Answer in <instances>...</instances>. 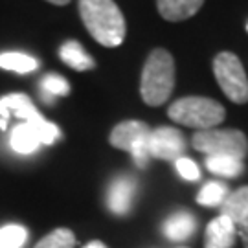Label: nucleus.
<instances>
[{
	"instance_id": "1",
	"label": "nucleus",
	"mask_w": 248,
	"mask_h": 248,
	"mask_svg": "<svg viewBox=\"0 0 248 248\" xmlns=\"http://www.w3.org/2000/svg\"><path fill=\"white\" fill-rule=\"evenodd\" d=\"M79 15L85 28L99 45L114 48L124 43L127 26L114 0H79Z\"/></svg>"
},
{
	"instance_id": "2",
	"label": "nucleus",
	"mask_w": 248,
	"mask_h": 248,
	"mask_svg": "<svg viewBox=\"0 0 248 248\" xmlns=\"http://www.w3.org/2000/svg\"><path fill=\"white\" fill-rule=\"evenodd\" d=\"M175 89V61L173 55L156 48L149 53L143 64L142 81H140V94L149 107L164 105Z\"/></svg>"
},
{
	"instance_id": "3",
	"label": "nucleus",
	"mask_w": 248,
	"mask_h": 248,
	"mask_svg": "<svg viewBox=\"0 0 248 248\" xmlns=\"http://www.w3.org/2000/svg\"><path fill=\"white\" fill-rule=\"evenodd\" d=\"M168 114L173 122L180 125L195 127L199 131H208L224 122L226 110L215 99L187 96V98H180L175 103H171Z\"/></svg>"
},
{
	"instance_id": "4",
	"label": "nucleus",
	"mask_w": 248,
	"mask_h": 248,
	"mask_svg": "<svg viewBox=\"0 0 248 248\" xmlns=\"http://www.w3.org/2000/svg\"><path fill=\"white\" fill-rule=\"evenodd\" d=\"M11 114H15L18 120L37 127L45 145H52L61 136L59 127L55 124L46 122L43 114L37 110V107L31 103V99L28 98L26 94H8V96L0 98V129L2 131L8 127L9 116Z\"/></svg>"
},
{
	"instance_id": "5",
	"label": "nucleus",
	"mask_w": 248,
	"mask_h": 248,
	"mask_svg": "<svg viewBox=\"0 0 248 248\" xmlns=\"http://www.w3.org/2000/svg\"><path fill=\"white\" fill-rule=\"evenodd\" d=\"M191 143L208 156H232L243 160L248 155V138L237 129H208L197 131Z\"/></svg>"
},
{
	"instance_id": "6",
	"label": "nucleus",
	"mask_w": 248,
	"mask_h": 248,
	"mask_svg": "<svg viewBox=\"0 0 248 248\" xmlns=\"http://www.w3.org/2000/svg\"><path fill=\"white\" fill-rule=\"evenodd\" d=\"M213 74L224 96L233 103H248V78L239 57L232 52H221L213 59Z\"/></svg>"
},
{
	"instance_id": "7",
	"label": "nucleus",
	"mask_w": 248,
	"mask_h": 248,
	"mask_svg": "<svg viewBox=\"0 0 248 248\" xmlns=\"http://www.w3.org/2000/svg\"><path fill=\"white\" fill-rule=\"evenodd\" d=\"M149 138V125L138 122V120H129V122H122V124L116 125L108 136V142L116 149L129 151L133 155L136 166L145 168L147 162L151 160Z\"/></svg>"
},
{
	"instance_id": "8",
	"label": "nucleus",
	"mask_w": 248,
	"mask_h": 248,
	"mask_svg": "<svg viewBox=\"0 0 248 248\" xmlns=\"http://www.w3.org/2000/svg\"><path fill=\"white\" fill-rule=\"evenodd\" d=\"M149 149H151V158H160V160H175L184 156L186 151V140L178 129L173 127H156L151 129V138H149Z\"/></svg>"
},
{
	"instance_id": "9",
	"label": "nucleus",
	"mask_w": 248,
	"mask_h": 248,
	"mask_svg": "<svg viewBox=\"0 0 248 248\" xmlns=\"http://www.w3.org/2000/svg\"><path fill=\"white\" fill-rule=\"evenodd\" d=\"M136 195V182L133 177H116L110 182L108 187V197H107V204H108V210L116 215H125V213L131 210Z\"/></svg>"
},
{
	"instance_id": "10",
	"label": "nucleus",
	"mask_w": 248,
	"mask_h": 248,
	"mask_svg": "<svg viewBox=\"0 0 248 248\" xmlns=\"http://www.w3.org/2000/svg\"><path fill=\"white\" fill-rule=\"evenodd\" d=\"M237 239V226L226 215L215 217L204 233V248H233Z\"/></svg>"
},
{
	"instance_id": "11",
	"label": "nucleus",
	"mask_w": 248,
	"mask_h": 248,
	"mask_svg": "<svg viewBox=\"0 0 248 248\" xmlns=\"http://www.w3.org/2000/svg\"><path fill=\"white\" fill-rule=\"evenodd\" d=\"M202 4L204 0H156L158 13L171 22H180L193 17L202 8Z\"/></svg>"
},
{
	"instance_id": "12",
	"label": "nucleus",
	"mask_w": 248,
	"mask_h": 248,
	"mask_svg": "<svg viewBox=\"0 0 248 248\" xmlns=\"http://www.w3.org/2000/svg\"><path fill=\"white\" fill-rule=\"evenodd\" d=\"M9 143L20 155H31V153H35L39 149V145L43 143V138H41V133H39L37 127L22 122L11 131Z\"/></svg>"
},
{
	"instance_id": "13",
	"label": "nucleus",
	"mask_w": 248,
	"mask_h": 248,
	"mask_svg": "<svg viewBox=\"0 0 248 248\" xmlns=\"http://www.w3.org/2000/svg\"><path fill=\"white\" fill-rule=\"evenodd\" d=\"M219 208H221V215H226L228 219H232L235 226L243 224L248 219V186H243L230 193Z\"/></svg>"
},
{
	"instance_id": "14",
	"label": "nucleus",
	"mask_w": 248,
	"mask_h": 248,
	"mask_svg": "<svg viewBox=\"0 0 248 248\" xmlns=\"http://www.w3.org/2000/svg\"><path fill=\"white\" fill-rule=\"evenodd\" d=\"M197 228L195 217L189 212L173 213L168 221L164 222V233L171 241H184L193 235Z\"/></svg>"
},
{
	"instance_id": "15",
	"label": "nucleus",
	"mask_w": 248,
	"mask_h": 248,
	"mask_svg": "<svg viewBox=\"0 0 248 248\" xmlns=\"http://www.w3.org/2000/svg\"><path fill=\"white\" fill-rule=\"evenodd\" d=\"M59 57L64 64H68L70 68L78 72L90 70L96 66V61L90 57L89 53L85 52V48L78 43V41H68L61 46L59 50Z\"/></svg>"
},
{
	"instance_id": "16",
	"label": "nucleus",
	"mask_w": 248,
	"mask_h": 248,
	"mask_svg": "<svg viewBox=\"0 0 248 248\" xmlns=\"http://www.w3.org/2000/svg\"><path fill=\"white\" fill-rule=\"evenodd\" d=\"M206 168L208 171H212L213 175L235 178L245 171V164H243V160L232 158V156H208Z\"/></svg>"
},
{
	"instance_id": "17",
	"label": "nucleus",
	"mask_w": 248,
	"mask_h": 248,
	"mask_svg": "<svg viewBox=\"0 0 248 248\" xmlns=\"http://www.w3.org/2000/svg\"><path fill=\"white\" fill-rule=\"evenodd\" d=\"M39 61L35 57L20 52H4L0 53V68L4 70L17 72V74H28V72L37 70Z\"/></svg>"
},
{
	"instance_id": "18",
	"label": "nucleus",
	"mask_w": 248,
	"mask_h": 248,
	"mask_svg": "<svg viewBox=\"0 0 248 248\" xmlns=\"http://www.w3.org/2000/svg\"><path fill=\"white\" fill-rule=\"evenodd\" d=\"M228 195H230L228 186L224 182H217L215 180V182L204 184V187L197 195V202L206 206V208H215V206H221Z\"/></svg>"
},
{
	"instance_id": "19",
	"label": "nucleus",
	"mask_w": 248,
	"mask_h": 248,
	"mask_svg": "<svg viewBox=\"0 0 248 248\" xmlns=\"http://www.w3.org/2000/svg\"><path fill=\"white\" fill-rule=\"evenodd\" d=\"M76 247V235L68 228H57L50 232L46 237L39 241L35 248H74Z\"/></svg>"
},
{
	"instance_id": "20",
	"label": "nucleus",
	"mask_w": 248,
	"mask_h": 248,
	"mask_svg": "<svg viewBox=\"0 0 248 248\" xmlns=\"http://www.w3.org/2000/svg\"><path fill=\"white\" fill-rule=\"evenodd\" d=\"M28 230L20 224H8L0 228V248H22Z\"/></svg>"
},
{
	"instance_id": "21",
	"label": "nucleus",
	"mask_w": 248,
	"mask_h": 248,
	"mask_svg": "<svg viewBox=\"0 0 248 248\" xmlns=\"http://www.w3.org/2000/svg\"><path fill=\"white\" fill-rule=\"evenodd\" d=\"M41 90L45 94L46 101H50V98H55V96H66L70 92V85L68 81L57 76V74H48L43 78L41 81Z\"/></svg>"
},
{
	"instance_id": "22",
	"label": "nucleus",
	"mask_w": 248,
	"mask_h": 248,
	"mask_svg": "<svg viewBox=\"0 0 248 248\" xmlns=\"http://www.w3.org/2000/svg\"><path fill=\"white\" fill-rule=\"evenodd\" d=\"M175 164H177L178 175H180L182 178H186V180H191V182L201 178V169H199V166H197V164L191 158H186V156H182V158H178Z\"/></svg>"
},
{
	"instance_id": "23",
	"label": "nucleus",
	"mask_w": 248,
	"mask_h": 248,
	"mask_svg": "<svg viewBox=\"0 0 248 248\" xmlns=\"http://www.w3.org/2000/svg\"><path fill=\"white\" fill-rule=\"evenodd\" d=\"M237 235H241V239H243V243H245V247L248 248V219L243 222V224L237 226Z\"/></svg>"
},
{
	"instance_id": "24",
	"label": "nucleus",
	"mask_w": 248,
	"mask_h": 248,
	"mask_svg": "<svg viewBox=\"0 0 248 248\" xmlns=\"http://www.w3.org/2000/svg\"><path fill=\"white\" fill-rule=\"evenodd\" d=\"M85 248H107V247L101 243V241H92V243H89Z\"/></svg>"
},
{
	"instance_id": "25",
	"label": "nucleus",
	"mask_w": 248,
	"mask_h": 248,
	"mask_svg": "<svg viewBox=\"0 0 248 248\" xmlns=\"http://www.w3.org/2000/svg\"><path fill=\"white\" fill-rule=\"evenodd\" d=\"M46 2H50V4H55V6H66L70 0H46Z\"/></svg>"
},
{
	"instance_id": "26",
	"label": "nucleus",
	"mask_w": 248,
	"mask_h": 248,
	"mask_svg": "<svg viewBox=\"0 0 248 248\" xmlns=\"http://www.w3.org/2000/svg\"><path fill=\"white\" fill-rule=\"evenodd\" d=\"M180 248H184V247H180Z\"/></svg>"
},
{
	"instance_id": "27",
	"label": "nucleus",
	"mask_w": 248,
	"mask_h": 248,
	"mask_svg": "<svg viewBox=\"0 0 248 248\" xmlns=\"http://www.w3.org/2000/svg\"><path fill=\"white\" fill-rule=\"evenodd\" d=\"M247 30H248V26H247Z\"/></svg>"
}]
</instances>
